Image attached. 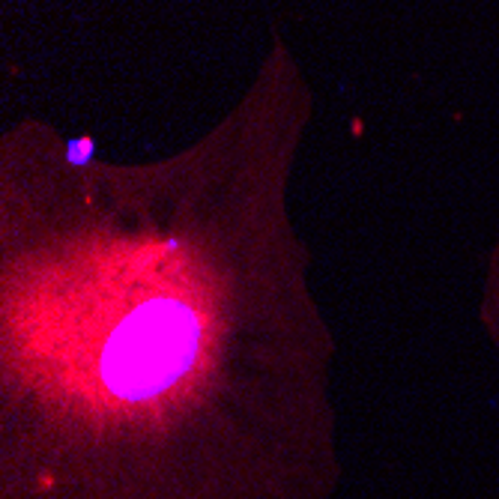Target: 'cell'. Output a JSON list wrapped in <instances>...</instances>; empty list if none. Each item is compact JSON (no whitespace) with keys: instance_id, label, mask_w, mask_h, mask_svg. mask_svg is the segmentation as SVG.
<instances>
[{"instance_id":"1","label":"cell","mask_w":499,"mask_h":499,"mask_svg":"<svg viewBox=\"0 0 499 499\" xmlns=\"http://www.w3.org/2000/svg\"><path fill=\"white\" fill-rule=\"evenodd\" d=\"M60 359L84 386L138 404L183 383L201 356L204 314L165 260L93 269L69 299Z\"/></svg>"}]
</instances>
